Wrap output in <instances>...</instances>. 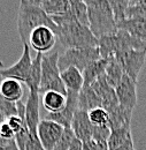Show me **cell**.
I'll use <instances>...</instances> for the list:
<instances>
[{
    "instance_id": "obj_11",
    "label": "cell",
    "mask_w": 146,
    "mask_h": 150,
    "mask_svg": "<svg viewBox=\"0 0 146 150\" xmlns=\"http://www.w3.org/2000/svg\"><path fill=\"white\" fill-rule=\"evenodd\" d=\"M115 93L119 104L133 111L137 105V82L124 74L120 83L115 87Z\"/></svg>"
},
{
    "instance_id": "obj_29",
    "label": "cell",
    "mask_w": 146,
    "mask_h": 150,
    "mask_svg": "<svg viewBox=\"0 0 146 150\" xmlns=\"http://www.w3.org/2000/svg\"><path fill=\"white\" fill-rule=\"evenodd\" d=\"M75 137L76 136H75V134H74L72 128H65V131L62 133L60 140L55 144L53 150H69Z\"/></svg>"
},
{
    "instance_id": "obj_21",
    "label": "cell",
    "mask_w": 146,
    "mask_h": 150,
    "mask_svg": "<svg viewBox=\"0 0 146 150\" xmlns=\"http://www.w3.org/2000/svg\"><path fill=\"white\" fill-rule=\"evenodd\" d=\"M41 58H43L41 53H36V57L32 59L30 72L24 83L29 88V91L39 93V86H40V80H41Z\"/></svg>"
},
{
    "instance_id": "obj_15",
    "label": "cell",
    "mask_w": 146,
    "mask_h": 150,
    "mask_svg": "<svg viewBox=\"0 0 146 150\" xmlns=\"http://www.w3.org/2000/svg\"><path fill=\"white\" fill-rule=\"evenodd\" d=\"M0 94L9 102H13V103L21 102L23 97L22 82L15 79L2 77L0 75Z\"/></svg>"
},
{
    "instance_id": "obj_32",
    "label": "cell",
    "mask_w": 146,
    "mask_h": 150,
    "mask_svg": "<svg viewBox=\"0 0 146 150\" xmlns=\"http://www.w3.org/2000/svg\"><path fill=\"white\" fill-rule=\"evenodd\" d=\"M110 128L108 125L105 126H93L92 131V140L97 143H107V140L110 137Z\"/></svg>"
},
{
    "instance_id": "obj_30",
    "label": "cell",
    "mask_w": 146,
    "mask_h": 150,
    "mask_svg": "<svg viewBox=\"0 0 146 150\" xmlns=\"http://www.w3.org/2000/svg\"><path fill=\"white\" fill-rule=\"evenodd\" d=\"M0 113L5 117V119L13 115H18V104L7 100L0 94Z\"/></svg>"
},
{
    "instance_id": "obj_28",
    "label": "cell",
    "mask_w": 146,
    "mask_h": 150,
    "mask_svg": "<svg viewBox=\"0 0 146 150\" xmlns=\"http://www.w3.org/2000/svg\"><path fill=\"white\" fill-rule=\"evenodd\" d=\"M89 119L93 126H105L108 125L110 114L104 108H97L89 111Z\"/></svg>"
},
{
    "instance_id": "obj_5",
    "label": "cell",
    "mask_w": 146,
    "mask_h": 150,
    "mask_svg": "<svg viewBox=\"0 0 146 150\" xmlns=\"http://www.w3.org/2000/svg\"><path fill=\"white\" fill-rule=\"evenodd\" d=\"M60 53L54 51L48 54H43L41 58V80L39 86V95L46 91H58L67 95V89L61 80L59 68Z\"/></svg>"
},
{
    "instance_id": "obj_39",
    "label": "cell",
    "mask_w": 146,
    "mask_h": 150,
    "mask_svg": "<svg viewBox=\"0 0 146 150\" xmlns=\"http://www.w3.org/2000/svg\"><path fill=\"white\" fill-rule=\"evenodd\" d=\"M98 147H99V150H108L107 143H98Z\"/></svg>"
},
{
    "instance_id": "obj_43",
    "label": "cell",
    "mask_w": 146,
    "mask_h": 150,
    "mask_svg": "<svg viewBox=\"0 0 146 150\" xmlns=\"http://www.w3.org/2000/svg\"><path fill=\"white\" fill-rule=\"evenodd\" d=\"M34 1H35L36 4H38V5H39V4H41V2L44 1V0H34Z\"/></svg>"
},
{
    "instance_id": "obj_38",
    "label": "cell",
    "mask_w": 146,
    "mask_h": 150,
    "mask_svg": "<svg viewBox=\"0 0 146 150\" xmlns=\"http://www.w3.org/2000/svg\"><path fill=\"white\" fill-rule=\"evenodd\" d=\"M117 150H135V147H133V141L130 140L128 141L126 144H123L121 148H119Z\"/></svg>"
},
{
    "instance_id": "obj_16",
    "label": "cell",
    "mask_w": 146,
    "mask_h": 150,
    "mask_svg": "<svg viewBox=\"0 0 146 150\" xmlns=\"http://www.w3.org/2000/svg\"><path fill=\"white\" fill-rule=\"evenodd\" d=\"M61 80L67 89V91H73V93H79L84 86V79L83 74L79 69L76 67H68L65 71L60 73Z\"/></svg>"
},
{
    "instance_id": "obj_35",
    "label": "cell",
    "mask_w": 146,
    "mask_h": 150,
    "mask_svg": "<svg viewBox=\"0 0 146 150\" xmlns=\"http://www.w3.org/2000/svg\"><path fill=\"white\" fill-rule=\"evenodd\" d=\"M0 150H20L15 142V140H11V141H7L2 144H0Z\"/></svg>"
},
{
    "instance_id": "obj_24",
    "label": "cell",
    "mask_w": 146,
    "mask_h": 150,
    "mask_svg": "<svg viewBox=\"0 0 146 150\" xmlns=\"http://www.w3.org/2000/svg\"><path fill=\"white\" fill-rule=\"evenodd\" d=\"M123 75H124V72H123L121 65L119 64V61L115 59V57L107 59V66L105 69V77H106V80H107L110 87H113L115 89V87L122 80Z\"/></svg>"
},
{
    "instance_id": "obj_40",
    "label": "cell",
    "mask_w": 146,
    "mask_h": 150,
    "mask_svg": "<svg viewBox=\"0 0 146 150\" xmlns=\"http://www.w3.org/2000/svg\"><path fill=\"white\" fill-rule=\"evenodd\" d=\"M142 2H146V0H130V6L137 5V4H142Z\"/></svg>"
},
{
    "instance_id": "obj_25",
    "label": "cell",
    "mask_w": 146,
    "mask_h": 150,
    "mask_svg": "<svg viewBox=\"0 0 146 150\" xmlns=\"http://www.w3.org/2000/svg\"><path fill=\"white\" fill-rule=\"evenodd\" d=\"M39 6L50 18L68 13L70 11V4L68 0H44Z\"/></svg>"
},
{
    "instance_id": "obj_44",
    "label": "cell",
    "mask_w": 146,
    "mask_h": 150,
    "mask_svg": "<svg viewBox=\"0 0 146 150\" xmlns=\"http://www.w3.org/2000/svg\"><path fill=\"white\" fill-rule=\"evenodd\" d=\"M5 142H7V141H5L4 139H1V136H0V144H2V143H5Z\"/></svg>"
},
{
    "instance_id": "obj_13",
    "label": "cell",
    "mask_w": 146,
    "mask_h": 150,
    "mask_svg": "<svg viewBox=\"0 0 146 150\" xmlns=\"http://www.w3.org/2000/svg\"><path fill=\"white\" fill-rule=\"evenodd\" d=\"M70 128L73 129L76 139L81 140L82 142H86V141L92 140L93 125L89 119V113L86 111L79 110V109L76 110Z\"/></svg>"
},
{
    "instance_id": "obj_3",
    "label": "cell",
    "mask_w": 146,
    "mask_h": 150,
    "mask_svg": "<svg viewBox=\"0 0 146 150\" xmlns=\"http://www.w3.org/2000/svg\"><path fill=\"white\" fill-rule=\"evenodd\" d=\"M89 28L92 34L98 38L115 34L117 29V22L114 12L107 0H88Z\"/></svg>"
},
{
    "instance_id": "obj_1",
    "label": "cell",
    "mask_w": 146,
    "mask_h": 150,
    "mask_svg": "<svg viewBox=\"0 0 146 150\" xmlns=\"http://www.w3.org/2000/svg\"><path fill=\"white\" fill-rule=\"evenodd\" d=\"M51 19L58 27L56 37L65 50L98 46V38L92 34L89 27L78 23L70 11L61 15L51 16Z\"/></svg>"
},
{
    "instance_id": "obj_6",
    "label": "cell",
    "mask_w": 146,
    "mask_h": 150,
    "mask_svg": "<svg viewBox=\"0 0 146 150\" xmlns=\"http://www.w3.org/2000/svg\"><path fill=\"white\" fill-rule=\"evenodd\" d=\"M101 58L99 47H88V49H66L62 54L59 56V68L60 72L68 67H76L82 73L91 65L92 62Z\"/></svg>"
},
{
    "instance_id": "obj_22",
    "label": "cell",
    "mask_w": 146,
    "mask_h": 150,
    "mask_svg": "<svg viewBox=\"0 0 146 150\" xmlns=\"http://www.w3.org/2000/svg\"><path fill=\"white\" fill-rule=\"evenodd\" d=\"M106 66H107V59H102V58H100L99 60L89 65L82 73L83 79H84V86L83 87H90L98 77L105 74Z\"/></svg>"
},
{
    "instance_id": "obj_10",
    "label": "cell",
    "mask_w": 146,
    "mask_h": 150,
    "mask_svg": "<svg viewBox=\"0 0 146 150\" xmlns=\"http://www.w3.org/2000/svg\"><path fill=\"white\" fill-rule=\"evenodd\" d=\"M65 128L53 120L43 119L37 127V135L45 150H53L55 144L60 140Z\"/></svg>"
},
{
    "instance_id": "obj_36",
    "label": "cell",
    "mask_w": 146,
    "mask_h": 150,
    "mask_svg": "<svg viewBox=\"0 0 146 150\" xmlns=\"http://www.w3.org/2000/svg\"><path fill=\"white\" fill-rule=\"evenodd\" d=\"M83 150H99V147L95 141L90 140V141L83 142Z\"/></svg>"
},
{
    "instance_id": "obj_8",
    "label": "cell",
    "mask_w": 146,
    "mask_h": 150,
    "mask_svg": "<svg viewBox=\"0 0 146 150\" xmlns=\"http://www.w3.org/2000/svg\"><path fill=\"white\" fill-rule=\"evenodd\" d=\"M56 40L58 37L54 30L47 25H41L32 30V33L30 34L29 47L36 53L46 54L54 47Z\"/></svg>"
},
{
    "instance_id": "obj_42",
    "label": "cell",
    "mask_w": 146,
    "mask_h": 150,
    "mask_svg": "<svg viewBox=\"0 0 146 150\" xmlns=\"http://www.w3.org/2000/svg\"><path fill=\"white\" fill-rule=\"evenodd\" d=\"M5 120H6V119H5V117H4V115L0 113V124H1V122H4Z\"/></svg>"
},
{
    "instance_id": "obj_37",
    "label": "cell",
    "mask_w": 146,
    "mask_h": 150,
    "mask_svg": "<svg viewBox=\"0 0 146 150\" xmlns=\"http://www.w3.org/2000/svg\"><path fill=\"white\" fill-rule=\"evenodd\" d=\"M69 150H83V142L81 140H78V139L75 137Z\"/></svg>"
},
{
    "instance_id": "obj_23",
    "label": "cell",
    "mask_w": 146,
    "mask_h": 150,
    "mask_svg": "<svg viewBox=\"0 0 146 150\" xmlns=\"http://www.w3.org/2000/svg\"><path fill=\"white\" fill-rule=\"evenodd\" d=\"M132 140L130 127H123V128H116L110 129V137L107 140V147L108 150H117L123 144H126L128 141Z\"/></svg>"
},
{
    "instance_id": "obj_12",
    "label": "cell",
    "mask_w": 146,
    "mask_h": 150,
    "mask_svg": "<svg viewBox=\"0 0 146 150\" xmlns=\"http://www.w3.org/2000/svg\"><path fill=\"white\" fill-rule=\"evenodd\" d=\"M78 94L79 93L67 91V105L65 106V109L59 112L47 113L45 115V119L53 120L61 125L63 128H70L74 114L78 109Z\"/></svg>"
},
{
    "instance_id": "obj_9",
    "label": "cell",
    "mask_w": 146,
    "mask_h": 150,
    "mask_svg": "<svg viewBox=\"0 0 146 150\" xmlns=\"http://www.w3.org/2000/svg\"><path fill=\"white\" fill-rule=\"evenodd\" d=\"M32 65V57L29 45H23V52L22 56L20 57L18 61L12 65L11 67L0 68V75L2 77H9V79H15L22 83H25L28 75L30 72Z\"/></svg>"
},
{
    "instance_id": "obj_7",
    "label": "cell",
    "mask_w": 146,
    "mask_h": 150,
    "mask_svg": "<svg viewBox=\"0 0 146 150\" xmlns=\"http://www.w3.org/2000/svg\"><path fill=\"white\" fill-rule=\"evenodd\" d=\"M115 59L121 65L124 74L138 82V77L145 65L146 50H127L115 56Z\"/></svg>"
},
{
    "instance_id": "obj_27",
    "label": "cell",
    "mask_w": 146,
    "mask_h": 150,
    "mask_svg": "<svg viewBox=\"0 0 146 150\" xmlns=\"http://www.w3.org/2000/svg\"><path fill=\"white\" fill-rule=\"evenodd\" d=\"M110 5L116 22H121L126 19V12L130 6V0H107Z\"/></svg>"
},
{
    "instance_id": "obj_34",
    "label": "cell",
    "mask_w": 146,
    "mask_h": 150,
    "mask_svg": "<svg viewBox=\"0 0 146 150\" xmlns=\"http://www.w3.org/2000/svg\"><path fill=\"white\" fill-rule=\"evenodd\" d=\"M0 136L5 141H11V140H14L15 137V133L11 128V126L6 120L0 124Z\"/></svg>"
},
{
    "instance_id": "obj_45",
    "label": "cell",
    "mask_w": 146,
    "mask_h": 150,
    "mask_svg": "<svg viewBox=\"0 0 146 150\" xmlns=\"http://www.w3.org/2000/svg\"><path fill=\"white\" fill-rule=\"evenodd\" d=\"M0 67H4V65H2V62L0 61Z\"/></svg>"
},
{
    "instance_id": "obj_41",
    "label": "cell",
    "mask_w": 146,
    "mask_h": 150,
    "mask_svg": "<svg viewBox=\"0 0 146 150\" xmlns=\"http://www.w3.org/2000/svg\"><path fill=\"white\" fill-rule=\"evenodd\" d=\"M69 4H75V2H79V1H85V0H68Z\"/></svg>"
},
{
    "instance_id": "obj_26",
    "label": "cell",
    "mask_w": 146,
    "mask_h": 150,
    "mask_svg": "<svg viewBox=\"0 0 146 150\" xmlns=\"http://www.w3.org/2000/svg\"><path fill=\"white\" fill-rule=\"evenodd\" d=\"M70 13L73 14V16L78 23L89 27L88 6H86L85 1H79V2L70 4Z\"/></svg>"
},
{
    "instance_id": "obj_17",
    "label": "cell",
    "mask_w": 146,
    "mask_h": 150,
    "mask_svg": "<svg viewBox=\"0 0 146 150\" xmlns=\"http://www.w3.org/2000/svg\"><path fill=\"white\" fill-rule=\"evenodd\" d=\"M108 114H110L108 127L110 129L130 127V121L132 118V110L127 109L119 104L113 110H110Z\"/></svg>"
},
{
    "instance_id": "obj_19",
    "label": "cell",
    "mask_w": 146,
    "mask_h": 150,
    "mask_svg": "<svg viewBox=\"0 0 146 150\" xmlns=\"http://www.w3.org/2000/svg\"><path fill=\"white\" fill-rule=\"evenodd\" d=\"M41 105L47 113L59 112L67 105V95L58 91H46L41 95Z\"/></svg>"
},
{
    "instance_id": "obj_14",
    "label": "cell",
    "mask_w": 146,
    "mask_h": 150,
    "mask_svg": "<svg viewBox=\"0 0 146 150\" xmlns=\"http://www.w3.org/2000/svg\"><path fill=\"white\" fill-rule=\"evenodd\" d=\"M39 121V93L29 91L25 103V122L30 134L37 135V127Z\"/></svg>"
},
{
    "instance_id": "obj_31",
    "label": "cell",
    "mask_w": 146,
    "mask_h": 150,
    "mask_svg": "<svg viewBox=\"0 0 146 150\" xmlns=\"http://www.w3.org/2000/svg\"><path fill=\"white\" fill-rule=\"evenodd\" d=\"M126 19H145L146 20V2L129 6L126 12Z\"/></svg>"
},
{
    "instance_id": "obj_4",
    "label": "cell",
    "mask_w": 146,
    "mask_h": 150,
    "mask_svg": "<svg viewBox=\"0 0 146 150\" xmlns=\"http://www.w3.org/2000/svg\"><path fill=\"white\" fill-rule=\"evenodd\" d=\"M98 47L102 59H110L127 50H146V43L131 36L126 30L119 29L113 35L99 38Z\"/></svg>"
},
{
    "instance_id": "obj_2",
    "label": "cell",
    "mask_w": 146,
    "mask_h": 150,
    "mask_svg": "<svg viewBox=\"0 0 146 150\" xmlns=\"http://www.w3.org/2000/svg\"><path fill=\"white\" fill-rule=\"evenodd\" d=\"M16 25L22 45H29V36L38 27L47 25L54 30L55 34L58 33V27L52 19L34 0H20Z\"/></svg>"
},
{
    "instance_id": "obj_20",
    "label": "cell",
    "mask_w": 146,
    "mask_h": 150,
    "mask_svg": "<svg viewBox=\"0 0 146 150\" xmlns=\"http://www.w3.org/2000/svg\"><path fill=\"white\" fill-rule=\"evenodd\" d=\"M97 108H101L100 97L97 95L91 86L83 87L78 94V109L89 112Z\"/></svg>"
},
{
    "instance_id": "obj_18",
    "label": "cell",
    "mask_w": 146,
    "mask_h": 150,
    "mask_svg": "<svg viewBox=\"0 0 146 150\" xmlns=\"http://www.w3.org/2000/svg\"><path fill=\"white\" fill-rule=\"evenodd\" d=\"M117 29L126 30L131 36L146 43L145 19H124L117 23Z\"/></svg>"
},
{
    "instance_id": "obj_33",
    "label": "cell",
    "mask_w": 146,
    "mask_h": 150,
    "mask_svg": "<svg viewBox=\"0 0 146 150\" xmlns=\"http://www.w3.org/2000/svg\"><path fill=\"white\" fill-rule=\"evenodd\" d=\"M25 150H45V148L43 147L38 135L29 134L28 141L25 143Z\"/></svg>"
}]
</instances>
